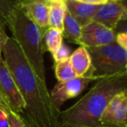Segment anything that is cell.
Masks as SVG:
<instances>
[{"label":"cell","mask_w":127,"mask_h":127,"mask_svg":"<svg viewBox=\"0 0 127 127\" xmlns=\"http://www.w3.org/2000/svg\"><path fill=\"white\" fill-rule=\"evenodd\" d=\"M2 54L25 101L24 111L31 127H60L61 111L53 104L46 82L36 74L12 37L4 44Z\"/></svg>","instance_id":"cell-1"},{"label":"cell","mask_w":127,"mask_h":127,"mask_svg":"<svg viewBox=\"0 0 127 127\" xmlns=\"http://www.w3.org/2000/svg\"><path fill=\"white\" fill-rule=\"evenodd\" d=\"M127 91V73L97 80L78 102L59 114L60 127H92L101 125L100 118L116 94Z\"/></svg>","instance_id":"cell-2"},{"label":"cell","mask_w":127,"mask_h":127,"mask_svg":"<svg viewBox=\"0 0 127 127\" xmlns=\"http://www.w3.org/2000/svg\"><path fill=\"white\" fill-rule=\"evenodd\" d=\"M7 27L36 74L43 81L46 82L43 43L44 31L27 18L18 7L15 9L11 23Z\"/></svg>","instance_id":"cell-3"},{"label":"cell","mask_w":127,"mask_h":127,"mask_svg":"<svg viewBox=\"0 0 127 127\" xmlns=\"http://www.w3.org/2000/svg\"><path fill=\"white\" fill-rule=\"evenodd\" d=\"M88 51L92 60V76L95 80L127 73V50L116 42L88 48Z\"/></svg>","instance_id":"cell-4"},{"label":"cell","mask_w":127,"mask_h":127,"mask_svg":"<svg viewBox=\"0 0 127 127\" xmlns=\"http://www.w3.org/2000/svg\"><path fill=\"white\" fill-rule=\"evenodd\" d=\"M92 80H95L92 76V68L85 76L77 77L66 82H58L50 92L54 106L61 111L64 103L78 97L88 86Z\"/></svg>","instance_id":"cell-5"},{"label":"cell","mask_w":127,"mask_h":127,"mask_svg":"<svg viewBox=\"0 0 127 127\" xmlns=\"http://www.w3.org/2000/svg\"><path fill=\"white\" fill-rule=\"evenodd\" d=\"M0 92L9 104L12 112L18 114L24 112L25 101L2 55L0 56Z\"/></svg>","instance_id":"cell-6"},{"label":"cell","mask_w":127,"mask_h":127,"mask_svg":"<svg viewBox=\"0 0 127 127\" xmlns=\"http://www.w3.org/2000/svg\"><path fill=\"white\" fill-rule=\"evenodd\" d=\"M126 17L127 9L125 1L110 0L107 3L97 5L92 21L115 31L119 22L126 20Z\"/></svg>","instance_id":"cell-7"},{"label":"cell","mask_w":127,"mask_h":127,"mask_svg":"<svg viewBox=\"0 0 127 127\" xmlns=\"http://www.w3.org/2000/svg\"><path fill=\"white\" fill-rule=\"evenodd\" d=\"M116 34L112 29L95 21H91L82 26L79 45L85 46L87 49L106 45L115 42Z\"/></svg>","instance_id":"cell-8"},{"label":"cell","mask_w":127,"mask_h":127,"mask_svg":"<svg viewBox=\"0 0 127 127\" xmlns=\"http://www.w3.org/2000/svg\"><path fill=\"white\" fill-rule=\"evenodd\" d=\"M100 124L127 126V91L116 94L110 100L101 115Z\"/></svg>","instance_id":"cell-9"},{"label":"cell","mask_w":127,"mask_h":127,"mask_svg":"<svg viewBox=\"0 0 127 127\" xmlns=\"http://www.w3.org/2000/svg\"><path fill=\"white\" fill-rule=\"evenodd\" d=\"M17 7L43 31L49 27V1L18 0Z\"/></svg>","instance_id":"cell-10"},{"label":"cell","mask_w":127,"mask_h":127,"mask_svg":"<svg viewBox=\"0 0 127 127\" xmlns=\"http://www.w3.org/2000/svg\"><path fill=\"white\" fill-rule=\"evenodd\" d=\"M64 2L67 11L81 26L92 21L97 5L80 2L78 0H64Z\"/></svg>","instance_id":"cell-11"},{"label":"cell","mask_w":127,"mask_h":127,"mask_svg":"<svg viewBox=\"0 0 127 127\" xmlns=\"http://www.w3.org/2000/svg\"><path fill=\"white\" fill-rule=\"evenodd\" d=\"M69 61L77 77L85 76L92 69V60L89 51L80 45L71 54Z\"/></svg>","instance_id":"cell-12"},{"label":"cell","mask_w":127,"mask_h":127,"mask_svg":"<svg viewBox=\"0 0 127 127\" xmlns=\"http://www.w3.org/2000/svg\"><path fill=\"white\" fill-rule=\"evenodd\" d=\"M67 11L64 0L49 1V27L62 31L63 21Z\"/></svg>","instance_id":"cell-13"},{"label":"cell","mask_w":127,"mask_h":127,"mask_svg":"<svg viewBox=\"0 0 127 127\" xmlns=\"http://www.w3.org/2000/svg\"><path fill=\"white\" fill-rule=\"evenodd\" d=\"M81 30L82 26L80 25V24L70 14L69 11H66L63 21V28H62L63 37L71 41V43L79 44Z\"/></svg>","instance_id":"cell-14"},{"label":"cell","mask_w":127,"mask_h":127,"mask_svg":"<svg viewBox=\"0 0 127 127\" xmlns=\"http://www.w3.org/2000/svg\"><path fill=\"white\" fill-rule=\"evenodd\" d=\"M63 37L62 31L52 27H48L46 30H44V32H43L44 50L49 51L53 57L63 44Z\"/></svg>","instance_id":"cell-15"},{"label":"cell","mask_w":127,"mask_h":127,"mask_svg":"<svg viewBox=\"0 0 127 127\" xmlns=\"http://www.w3.org/2000/svg\"><path fill=\"white\" fill-rule=\"evenodd\" d=\"M54 69L55 76L58 82H66L77 78L69 59L55 63Z\"/></svg>","instance_id":"cell-16"},{"label":"cell","mask_w":127,"mask_h":127,"mask_svg":"<svg viewBox=\"0 0 127 127\" xmlns=\"http://www.w3.org/2000/svg\"><path fill=\"white\" fill-rule=\"evenodd\" d=\"M18 0H0V21L8 26L17 7Z\"/></svg>","instance_id":"cell-17"},{"label":"cell","mask_w":127,"mask_h":127,"mask_svg":"<svg viewBox=\"0 0 127 127\" xmlns=\"http://www.w3.org/2000/svg\"><path fill=\"white\" fill-rule=\"evenodd\" d=\"M71 54V49L66 44H62V45L60 46L59 49L57 51V52L53 56V59H54L55 63L64 61V60L69 59Z\"/></svg>","instance_id":"cell-18"},{"label":"cell","mask_w":127,"mask_h":127,"mask_svg":"<svg viewBox=\"0 0 127 127\" xmlns=\"http://www.w3.org/2000/svg\"><path fill=\"white\" fill-rule=\"evenodd\" d=\"M7 127H25L23 118L20 114L10 111L7 113Z\"/></svg>","instance_id":"cell-19"},{"label":"cell","mask_w":127,"mask_h":127,"mask_svg":"<svg viewBox=\"0 0 127 127\" xmlns=\"http://www.w3.org/2000/svg\"><path fill=\"white\" fill-rule=\"evenodd\" d=\"M8 39H9V37L7 36L5 32V25L0 21V53H2L3 48Z\"/></svg>","instance_id":"cell-20"},{"label":"cell","mask_w":127,"mask_h":127,"mask_svg":"<svg viewBox=\"0 0 127 127\" xmlns=\"http://www.w3.org/2000/svg\"><path fill=\"white\" fill-rule=\"evenodd\" d=\"M115 42L124 48L125 50H127V34L125 32H118L116 34V38H115Z\"/></svg>","instance_id":"cell-21"},{"label":"cell","mask_w":127,"mask_h":127,"mask_svg":"<svg viewBox=\"0 0 127 127\" xmlns=\"http://www.w3.org/2000/svg\"><path fill=\"white\" fill-rule=\"evenodd\" d=\"M0 110L6 111V112H10V111H11L9 104L7 103L6 99L4 98V97L3 96V94L1 93V92H0Z\"/></svg>","instance_id":"cell-22"},{"label":"cell","mask_w":127,"mask_h":127,"mask_svg":"<svg viewBox=\"0 0 127 127\" xmlns=\"http://www.w3.org/2000/svg\"><path fill=\"white\" fill-rule=\"evenodd\" d=\"M7 113L6 111L0 110V127H7Z\"/></svg>","instance_id":"cell-23"},{"label":"cell","mask_w":127,"mask_h":127,"mask_svg":"<svg viewBox=\"0 0 127 127\" xmlns=\"http://www.w3.org/2000/svg\"><path fill=\"white\" fill-rule=\"evenodd\" d=\"M80 2L86 3V4H93V5H99V4H103L104 3H107L110 0H78Z\"/></svg>","instance_id":"cell-24"},{"label":"cell","mask_w":127,"mask_h":127,"mask_svg":"<svg viewBox=\"0 0 127 127\" xmlns=\"http://www.w3.org/2000/svg\"><path fill=\"white\" fill-rule=\"evenodd\" d=\"M92 127H127V126H116V125H99L97 126H92Z\"/></svg>","instance_id":"cell-25"},{"label":"cell","mask_w":127,"mask_h":127,"mask_svg":"<svg viewBox=\"0 0 127 127\" xmlns=\"http://www.w3.org/2000/svg\"><path fill=\"white\" fill-rule=\"evenodd\" d=\"M23 118V122H24V125H25V127H31V125H29V123L27 122V120L24 118Z\"/></svg>","instance_id":"cell-26"},{"label":"cell","mask_w":127,"mask_h":127,"mask_svg":"<svg viewBox=\"0 0 127 127\" xmlns=\"http://www.w3.org/2000/svg\"><path fill=\"white\" fill-rule=\"evenodd\" d=\"M27 1H30V0H27ZM43 1H50V0H43Z\"/></svg>","instance_id":"cell-27"},{"label":"cell","mask_w":127,"mask_h":127,"mask_svg":"<svg viewBox=\"0 0 127 127\" xmlns=\"http://www.w3.org/2000/svg\"><path fill=\"white\" fill-rule=\"evenodd\" d=\"M1 55H2V53H0V56H1Z\"/></svg>","instance_id":"cell-28"},{"label":"cell","mask_w":127,"mask_h":127,"mask_svg":"<svg viewBox=\"0 0 127 127\" xmlns=\"http://www.w3.org/2000/svg\"><path fill=\"white\" fill-rule=\"evenodd\" d=\"M121 1H125V0H121Z\"/></svg>","instance_id":"cell-29"}]
</instances>
